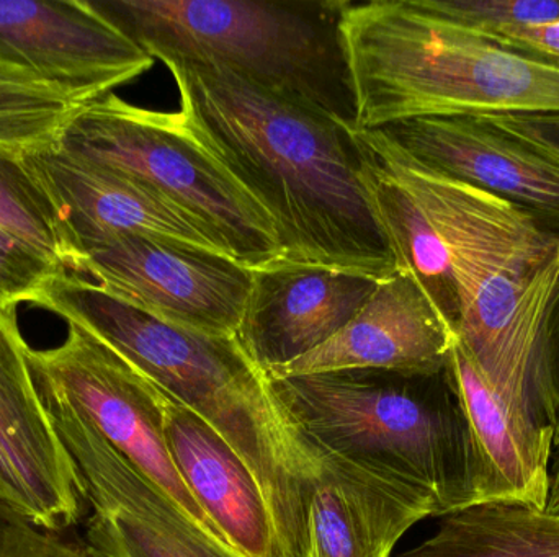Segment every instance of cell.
Here are the masks:
<instances>
[{"label":"cell","instance_id":"1","mask_svg":"<svg viewBox=\"0 0 559 557\" xmlns=\"http://www.w3.org/2000/svg\"><path fill=\"white\" fill-rule=\"evenodd\" d=\"M193 136L274 222L282 264L401 271L355 130L219 65L167 61Z\"/></svg>","mask_w":559,"mask_h":557},{"label":"cell","instance_id":"2","mask_svg":"<svg viewBox=\"0 0 559 557\" xmlns=\"http://www.w3.org/2000/svg\"><path fill=\"white\" fill-rule=\"evenodd\" d=\"M357 140L407 190L445 244L456 336L502 401L559 438L554 336L559 238L508 199L432 172L364 130Z\"/></svg>","mask_w":559,"mask_h":557},{"label":"cell","instance_id":"3","mask_svg":"<svg viewBox=\"0 0 559 557\" xmlns=\"http://www.w3.org/2000/svg\"><path fill=\"white\" fill-rule=\"evenodd\" d=\"M32 303L110 347L212 425L254 474L274 522L280 557H308V507L321 453L280 404L264 370L238 337L160 319L68 271L49 278Z\"/></svg>","mask_w":559,"mask_h":557},{"label":"cell","instance_id":"4","mask_svg":"<svg viewBox=\"0 0 559 557\" xmlns=\"http://www.w3.org/2000/svg\"><path fill=\"white\" fill-rule=\"evenodd\" d=\"M342 41L357 130L468 114H559V64L420 9L345 0Z\"/></svg>","mask_w":559,"mask_h":557},{"label":"cell","instance_id":"5","mask_svg":"<svg viewBox=\"0 0 559 557\" xmlns=\"http://www.w3.org/2000/svg\"><path fill=\"white\" fill-rule=\"evenodd\" d=\"M269 385L318 450L424 494L437 517L478 502L472 435L449 363L439 372L341 370Z\"/></svg>","mask_w":559,"mask_h":557},{"label":"cell","instance_id":"6","mask_svg":"<svg viewBox=\"0 0 559 557\" xmlns=\"http://www.w3.org/2000/svg\"><path fill=\"white\" fill-rule=\"evenodd\" d=\"M156 61L219 65L357 130L345 0H87Z\"/></svg>","mask_w":559,"mask_h":557},{"label":"cell","instance_id":"7","mask_svg":"<svg viewBox=\"0 0 559 557\" xmlns=\"http://www.w3.org/2000/svg\"><path fill=\"white\" fill-rule=\"evenodd\" d=\"M55 144L153 190L195 219L242 267L282 264L274 222L193 136L180 111L136 107L108 94L84 105Z\"/></svg>","mask_w":559,"mask_h":557},{"label":"cell","instance_id":"8","mask_svg":"<svg viewBox=\"0 0 559 557\" xmlns=\"http://www.w3.org/2000/svg\"><path fill=\"white\" fill-rule=\"evenodd\" d=\"M28 363L38 385L81 415L153 481L206 538L238 553L200 509L177 473L164 440L160 389L156 385L74 324H69L68 339L56 349H29Z\"/></svg>","mask_w":559,"mask_h":557},{"label":"cell","instance_id":"9","mask_svg":"<svg viewBox=\"0 0 559 557\" xmlns=\"http://www.w3.org/2000/svg\"><path fill=\"white\" fill-rule=\"evenodd\" d=\"M74 271L131 306L215 336L238 334L254 283V271L228 255L141 234L85 245Z\"/></svg>","mask_w":559,"mask_h":557},{"label":"cell","instance_id":"10","mask_svg":"<svg viewBox=\"0 0 559 557\" xmlns=\"http://www.w3.org/2000/svg\"><path fill=\"white\" fill-rule=\"evenodd\" d=\"M94 509L88 557H245L206 538L186 513L91 424L36 386Z\"/></svg>","mask_w":559,"mask_h":557},{"label":"cell","instance_id":"11","mask_svg":"<svg viewBox=\"0 0 559 557\" xmlns=\"http://www.w3.org/2000/svg\"><path fill=\"white\" fill-rule=\"evenodd\" d=\"M154 59L87 0H0V72L87 105L150 71Z\"/></svg>","mask_w":559,"mask_h":557},{"label":"cell","instance_id":"12","mask_svg":"<svg viewBox=\"0 0 559 557\" xmlns=\"http://www.w3.org/2000/svg\"><path fill=\"white\" fill-rule=\"evenodd\" d=\"M364 131L432 172L514 203L559 238L558 160L491 118H416Z\"/></svg>","mask_w":559,"mask_h":557},{"label":"cell","instance_id":"13","mask_svg":"<svg viewBox=\"0 0 559 557\" xmlns=\"http://www.w3.org/2000/svg\"><path fill=\"white\" fill-rule=\"evenodd\" d=\"M23 159L58 213L71 255L68 270L74 271L85 245L123 234L226 255L195 219L128 177L64 153L56 144L25 150Z\"/></svg>","mask_w":559,"mask_h":557},{"label":"cell","instance_id":"14","mask_svg":"<svg viewBox=\"0 0 559 557\" xmlns=\"http://www.w3.org/2000/svg\"><path fill=\"white\" fill-rule=\"evenodd\" d=\"M378 283L367 275L311 264H275L255 270L236 337L267 373L337 336Z\"/></svg>","mask_w":559,"mask_h":557},{"label":"cell","instance_id":"15","mask_svg":"<svg viewBox=\"0 0 559 557\" xmlns=\"http://www.w3.org/2000/svg\"><path fill=\"white\" fill-rule=\"evenodd\" d=\"M456 330L409 271L381 280L357 316L328 343L269 370V378L341 372H439L449 363Z\"/></svg>","mask_w":559,"mask_h":557},{"label":"cell","instance_id":"16","mask_svg":"<svg viewBox=\"0 0 559 557\" xmlns=\"http://www.w3.org/2000/svg\"><path fill=\"white\" fill-rule=\"evenodd\" d=\"M28 352L15 307H0V445L38 509L39 526L59 532L81 519L84 496L39 398Z\"/></svg>","mask_w":559,"mask_h":557},{"label":"cell","instance_id":"17","mask_svg":"<svg viewBox=\"0 0 559 557\" xmlns=\"http://www.w3.org/2000/svg\"><path fill=\"white\" fill-rule=\"evenodd\" d=\"M449 372L472 435L478 502L508 500L547 509L554 428L506 404L459 339L450 352Z\"/></svg>","mask_w":559,"mask_h":557},{"label":"cell","instance_id":"18","mask_svg":"<svg viewBox=\"0 0 559 557\" xmlns=\"http://www.w3.org/2000/svg\"><path fill=\"white\" fill-rule=\"evenodd\" d=\"M321 453V471L308 507V557H391L420 520L437 517L432 499L365 470L337 455Z\"/></svg>","mask_w":559,"mask_h":557},{"label":"cell","instance_id":"19","mask_svg":"<svg viewBox=\"0 0 559 557\" xmlns=\"http://www.w3.org/2000/svg\"><path fill=\"white\" fill-rule=\"evenodd\" d=\"M163 432L177 473L213 525L245 557H280L274 522L254 474L228 441L160 389Z\"/></svg>","mask_w":559,"mask_h":557},{"label":"cell","instance_id":"20","mask_svg":"<svg viewBox=\"0 0 559 557\" xmlns=\"http://www.w3.org/2000/svg\"><path fill=\"white\" fill-rule=\"evenodd\" d=\"M396 557H559V516L508 500L472 504Z\"/></svg>","mask_w":559,"mask_h":557},{"label":"cell","instance_id":"21","mask_svg":"<svg viewBox=\"0 0 559 557\" xmlns=\"http://www.w3.org/2000/svg\"><path fill=\"white\" fill-rule=\"evenodd\" d=\"M365 153L371 196L390 235L401 270L416 277L456 330L459 293L445 244L407 190L386 172L367 147Z\"/></svg>","mask_w":559,"mask_h":557},{"label":"cell","instance_id":"22","mask_svg":"<svg viewBox=\"0 0 559 557\" xmlns=\"http://www.w3.org/2000/svg\"><path fill=\"white\" fill-rule=\"evenodd\" d=\"M25 150L0 146V229L68 270V244L49 196L23 159Z\"/></svg>","mask_w":559,"mask_h":557},{"label":"cell","instance_id":"23","mask_svg":"<svg viewBox=\"0 0 559 557\" xmlns=\"http://www.w3.org/2000/svg\"><path fill=\"white\" fill-rule=\"evenodd\" d=\"M84 105L51 85L0 78V146H51Z\"/></svg>","mask_w":559,"mask_h":557},{"label":"cell","instance_id":"24","mask_svg":"<svg viewBox=\"0 0 559 557\" xmlns=\"http://www.w3.org/2000/svg\"><path fill=\"white\" fill-rule=\"evenodd\" d=\"M420 9L496 38L559 22V0H414Z\"/></svg>","mask_w":559,"mask_h":557},{"label":"cell","instance_id":"25","mask_svg":"<svg viewBox=\"0 0 559 557\" xmlns=\"http://www.w3.org/2000/svg\"><path fill=\"white\" fill-rule=\"evenodd\" d=\"M66 271L26 242L0 229V307L12 310L32 303L43 284Z\"/></svg>","mask_w":559,"mask_h":557},{"label":"cell","instance_id":"26","mask_svg":"<svg viewBox=\"0 0 559 557\" xmlns=\"http://www.w3.org/2000/svg\"><path fill=\"white\" fill-rule=\"evenodd\" d=\"M0 557H88L59 538L55 532L39 529L19 513L0 506Z\"/></svg>","mask_w":559,"mask_h":557},{"label":"cell","instance_id":"27","mask_svg":"<svg viewBox=\"0 0 559 557\" xmlns=\"http://www.w3.org/2000/svg\"><path fill=\"white\" fill-rule=\"evenodd\" d=\"M559 162V114H485Z\"/></svg>","mask_w":559,"mask_h":557},{"label":"cell","instance_id":"28","mask_svg":"<svg viewBox=\"0 0 559 557\" xmlns=\"http://www.w3.org/2000/svg\"><path fill=\"white\" fill-rule=\"evenodd\" d=\"M491 39H496L515 51L559 64V22L514 29V32L502 33Z\"/></svg>","mask_w":559,"mask_h":557},{"label":"cell","instance_id":"29","mask_svg":"<svg viewBox=\"0 0 559 557\" xmlns=\"http://www.w3.org/2000/svg\"><path fill=\"white\" fill-rule=\"evenodd\" d=\"M0 506L13 510L33 525L39 526L38 509L2 445H0Z\"/></svg>","mask_w":559,"mask_h":557},{"label":"cell","instance_id":"30","mask_svg":"<svg viewBox=\"0 0 559 557\" xmlns=\"http://www.w3.org/2000/svg\"><path fill=\"white\" fill-rule=\"evenodd\" d=\"M0 78H3V81H12V78H7L5 75L0 72Z\"/></svg>","mask_w":559,"mask_h":557}]
</instances>
